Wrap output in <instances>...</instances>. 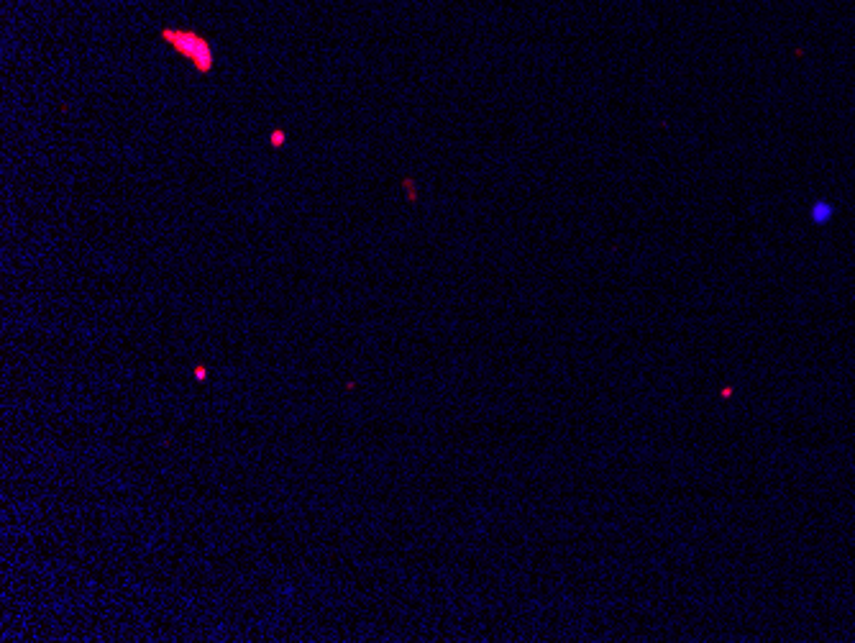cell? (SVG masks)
Here are the masks:
<instances>
[{
    "mask_svg": "<svg viewBox=\"0 0 855 643\" xmlns=\"http://www.w3.org/2000/svg\"><path fill=\"white\" fill-rule=\"evenodd\" d=\"M162 39L170 44L174 54L190 59L200 75H210L213 72L216 54H213V47H210V41L205 36H200L198 31H187V29H162Z\"/></svg>",
    "mask_w": 855,
    "mask_h": 643,
    "instance_id": "1",
    "label": "cell"
},
{
    "mask_svg": "<svg viewBox=\"0 0 855 643\" xmlns=\"http://www.w3.org/2000/svg\"><path fill=\"white\" fill-rule=\"evenodd\" d=\"M285 141H287V133H285V131H279V128H277V131H272V144H274V149H279L282 144H285Z\"/></svg>",
    "mask_w": 855,
    "mask_h": 643,
    "instance_id": "2",
    "label": "cell"
},
{
    "mask_svg": "<svg viewBox=\"0 0 855 643\" xmlns=\"http://www.w3.org/2000/svg\"><path fill=\"white\" fill-rule=\"evenodd\" d=\"M195 377H198V380H205V377H208V374H205V367H195Z\"/></svg>",
    "mask_w": 855,
    "mask_h": 643,
    "instance_id": "3",
    "label": "cell"
}]
</instances>
